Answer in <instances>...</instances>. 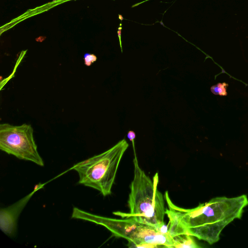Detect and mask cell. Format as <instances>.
I'll return each mask as SVG.
<instances>
[{
  "instance_id": "cell-1",
  "label": "cell",
  "mask_w": 248,
  "mask_h": 248,
  "mask_svg": "<svg viewBox=\"0 0 248 248\" xmlns=\"http://www.w3.org/2000/svg\"><path fill=\"white\" fill-rule=\"evenodd\" d=\"M164 198L168 207L166 214L169 219V234L172 237L188 234L210 245L218 241L227 225L241 218L244 208L248 205V198L245 194L232 198L216 197L190 209L176 205L167 191Z\"/></svg>"
},
{
  "instance_id": "cell-2",
  "label": "cell",
  "mask_w": 248,
  "mask_h": 248,
  "mask_svg": "<svg viewBox=\"0 0 248 248\" xmlns=\"http://www.w3.org/2000/svg\"><path fill=\"white\" fill-rule=\"evenodd\" d=\"M133 163L134 178L128 200L129 212L117 211L113 213L122 218H132L152 226L160 232L165 225L164 218L166 209L165 198L157 188L158 173H155L152 181L140 168L136 153Z\"/></svg>"
},
{
  "instance_id": "cell-3",
  "label": "cell",
  "mask_w": 248,
  "mask_h": 248,
  "mask_svg": "<svg viewBox=\"0 0 248 248\" xmlns=\"http://www.w3.org/2000/svg\"><path fill=\"white\" fill-rule=\"evenodd\" d=\"M71 218L102 225L117 237L128 241L129 248H173L169 233L164 234L155 227L139 222L132 218L122 219L104 217L74 207Z\"/></svg>"
},
{
  "instance_id": "cell-4",
  "label": "cell",
  "mask_w": 248,
  "mask_h": 248,
  "mask_svg": "<svg viewBox=\"0 0 248 248\" xmlns=\"http://www.w3.org/2000/svg\"><path fill=\"white\" fill-rule=\"evenodd\" d=\"M129 144L124 139L106 151L74 165L78 183L99 191L104 196L111 189L122 157Z\"/></svg>"
},
{
  "instance_id": "cell-5",
  "label": "cell",
  "mask_w": 248,
  "mask_h": 248,
  "mask_svg": "<svg viewBox=\"0 0 248 248\" xmlns=\"http://www.w3.org/2000/svg\"><path fill=\"white\" fill-rule=\"evenodd\" d=\"M33 130L30 124H0V149L20 159L31 161L40 166L44 163L40 155L33 138Z\"/></svg>"
},
{
  "instance_id": "cell-6",
  "label": "cell",
  "mask_w": 248,
  "mask_h": 248,
  "mask_svg": "<svg viewBox=\"0 0 248 248\" xmlns=\"http://www.w3.org/2000/svg\"><path fill=\"white\" fill-rule=\"evenodd\" d=\"M37 191H33L14 204L0 210V228L9 237H14L17 230V222L19 215L29 201Z\"/></svg>"
},
{
  "instance_id": "cell-7",
  "label": "cell",
  "mask_w": 248,
  "mask_h": 248,
  "mask_svg": "<svg viewBox=\"0 0 248 248\" xmlns=\"http://www.w3.org/2000/svg\"><path fill=\"white\" fill-rule=\"evenodd\" d=\"M173 248H199V246L192 236L188 234H181L172 237Z\"/></svg>"
},
{
  "instance_id": "cell-8",
  "label": "cell",
  "mask_w": 248,
  "mask_h": 248,
  "mask_svg": "<svg viewBox=\"0 0 248 248\" xmlns=\"http://www.w3.org/2000/svg\"><path fill=\"white\" fill-rule=\"evenodd\" d=\"M228 86V84L225 82L218 83L211 87V91L214 94L226 96L227 94L226 88Z\"/></svg>"
},
{
  "instance_id": "cell-9",
  "label": "cell",
  "mask_w": 248,
  "mask_h": 248,
  "mask_svg": "<svg viewBox=\"0 0 248 248\" xmlns=\"http://www.w3.org/2000/svg\"><path fill=\"white\" fill-rule=\"evenodd\" d=\"M84 59L85 64L89 66L93 62L96 61L97 57L94 54L86 53L84 54Z\"/></svg>"
},
{
  "instance_id": "cell-10",
  "label": "cell",
  "mask_w": 248,
  "mask_h": 248,
  "mask_svg": "<svg viewBox=\"0 0 248 248\" xmlns=\"http://www.w3.org/2000/svg\"><path fill=\"white\" fill-rule=\"evenodd\" d=\"M127 137L128 139L131 141L133 148L134 150V153H135V139L136 138V133L134 131L132 130H129L127 134Z\"/></svg>"
},
{
  "instance_id": "cell-11",
  "label": "cell",
  "mask_w": 248,
  "mask_h": 248,
  "mask_svg": "<svg viewBox=\"0 0 248 248\" xmlns=\"http://www.w3.org/2000/svg\"><path fill=\"white\" fill-rule=\"evenodd\" d=\"M72 0H53L49 3H47L46 4V6H49V7L52 8L54 6H56L59 4L64 3L65 2H67L69 1H72ZM46 7V8H47Z\"/></svg>"
},
{
  "instance_id": "cell-12",
  "label": "cell",
  "mask_w": 248,
  "mask_h": 248,
  "mask_svg": "<svg viewBox=\"0 0 248 248\" xmlns=\"http://www.w3.org/2000/svg\"><path fill=\"white\" fill-rule=\"evenodd\" d=\"M122 29V23H120V27L118 29L117 33L119 39V42H120V45L122 53L123 52V48H122V41H121V30Z\"/></svg>"
},
{
  "instance_id": "cell-13",
  "label": "cell",
  "mask_w": 248,
  "mask_h": 248,
  "mask_svg": "<svg viewBox=\"0 0 248 248\" xmlns=\"http://www.w3.org/2000/svg\"><path fill=\"white\" fill-rule=\"evenodd\" d=\"M119 18L121 20H123V18L122 16L121 15H119Z\"/></svg>"
}]
</instances>
